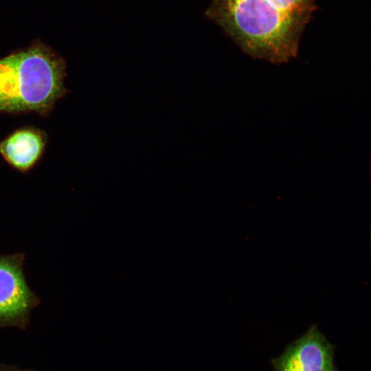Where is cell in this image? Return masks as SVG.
Segmentation results:
<instances>
[{
  "label": "cell",
  "instance_id": "obj_3",
  "mask_svg": "<svg viewBox=\"0 0 371 371\" xmlns=\"http://www.w3.org/2000/svg\"><path fill=\"white\" fill-rule=\"evenodd\" d=\"M24 253L0 254V328L26 329L32 311L41 303L24 273Z\"/></svg>",
  "mask_w": 371,
  "mask_h": 371
},
{
  "label": "cell",
  "instance_id": "obj_2",
  "mask_svg": "<svg viewBox=\"0 0 371 371\" xmlns=\"http://www.w3.org/2000/svg\"><path fill=\"white\" fill-rule=\"evenodd\" d=\"M64 61L42 46L0 58V113L49 115L68 92Z\"/></svg>",
  "mask_w": 371,
  "mask_h": 371
},
{
  "label": "cell",
  "instance_id": "obj_5",
  "mask_svg": "<svg viewBox=\"0 0 371 371\" xmlns=\"http://www.w3.org/2000/svg\"><path fill=\"white\" fill-rule=\"evenodd\" d=\"M47 144L44 131L33 126H23L0 141V155L12 168L25 173L40 161Z\"/></svg>",
  "mask_w": 371,
  "mask_h": 371
},
{
  "label": "cell",
  "instance_id": "obj_6",
  "mask_svg": "<svg viewBox=\"0 0 371 371\" xmlns=\"http://www.w3.org/2000/svg\"><path fill=\"white\" fill-rule=\"evenodd\" d=\"M0 371H24V370H21L13 368L0 366Z\"/></svg>",
  "mask_w": 371,
  "mask_h": 371
},
{
  "label": "cell",
  "instance_id": "obj_1",
  "mask_svg": "<svg viewBox=\"0 0 371 371\" xmlns=\"http://www.w3.org/2000/svg\"><path fill=\"white\" fill-rule=\"evenodd\" d=\"M315 0H212L205 16L247 54L273 64L294 58Z\"/></svg>",
  "mask_w": 371,
  "mask_h": 371
},
{
  "label": "cell",
  "instance_id": "obj_4",
  "mask_svg": "<svg viewBox=\"0 0 371 371\" xmlns=\"http://www.w3.org/2000/svg\"><path fill=\"white\" fill-rule=\"evenodd\" d=\"M335 347L314 324L271 360L276 371H339L334 363Z\"/></svg>",
  "mask_w": 371,
  "mask_h": 371
}]
</instances>
